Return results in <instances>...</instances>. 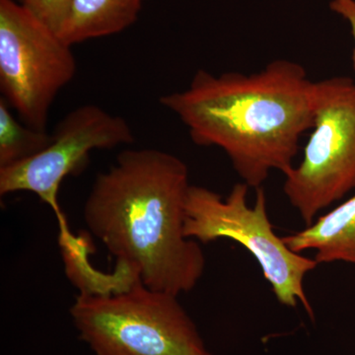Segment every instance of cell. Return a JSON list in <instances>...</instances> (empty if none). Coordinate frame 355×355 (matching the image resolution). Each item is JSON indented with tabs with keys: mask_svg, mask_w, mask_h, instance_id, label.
Masks as SVG:
<instances>
[{
	"mask_svg": "<svg viewBox=\"0 0 355 355\" xmlns=\"http://www.w3.org/2000/svg\"><path fill=\"white\" fill-rule=\"evenodd\" d=\"M178 297L139 280L116 293L79 294L70 316L95 355H212Z\"/></svg>",
	"mask_w": 355,
	"mask_h": 355,
	"instance_id": "cell-3",
	"label": "cell"
},
{
	"mask_svg": "<svg viewBox=\"0 0 355 355\" xmlns=\"http://www.w3.org/2000/svg\"><path fill=\"white\" fill-rule=\"evenodd\" d=\"M51 135L46 130L22 125L0 100V169L22 162L49 146Z\"/></svg>",
	"mask_w": 355,
	"mask_h": 355,
	"instance_id": "cell-10",
	"label": "cell"
},
{
	"mask_svg": "<svg viewBox=\"0 0 355 355\" xmlns=\"http://www.w3.org/2000/svg\"><path fill=\"white\" fill-rule=\"evenodd\" d=\"M133 141L135 135L125 119L96 105L78 107L60 121L43 151L0 169V195L35 193L55 211L60 237L71 234L58 203L62 181L83 167L91 151L128 146Z\"/></svg>",
	"mask_w": 355,
	"mask_h": 355,
	"instance_id": "cell-7",
	"label": "cell"
},
{
	"mask_svg": "<svg viewBox=\"0 0 355 355\" xmlns=\"http://www.w3.org/2000/svg\"><path fill=\"white\" fill-rule=\"evenodd\" d=\"M72 0H22L21 3L60 35L69 18Z\"/></svg>",
	"mask_w": 355,
	"mask_h": 355,
	"instance_id": "cell-11",
	"label": "cell"
},
{
	"mask_svg": "<svg viewBox=\"0 0 355 355\" xmlns=\"http://www.w3.org/2000/svg\"><path fill=\"white\" fill-rule=\"evenodd\" d=\"M22 1V0H19V2Z\"/></svg>",
	"mask_w": 355,
	"mask_h": 355,
	"instance_id": "cell-13",
	"label": "cell"
},
{
	"mask_svg": "<svg viewBox=\"0 0 355 355\" xmlns=\"http://www.w3.org/2000/svg\"><path fill=\"white\" fill-rule=\"evenodd\" d=\"M142 0H72L60 37L65 43H83L125 31L137 20Z\"/></svg>",
	"mask_w": 355,
	"mask_h": 355,
	"instance_id": "cell-9",
	"label": "cell"
},
{
	"mask_svg": "<svg viewBox=\"0 0 355 355\" xmlns=\"http://www.w3.org/2000/svg\"><path fill=\"white\" fill-rule=\"evenodd\" d=\"M331 10L342 16L350 26L352 39H354V50H352V67L355 70V0H331Z\"/></svg>",
	"mask_w": 355,
	"mask_h": 355,
	"instance_id": "cell-12",
	"label": "cell"
},
{
	"mask_svg": "<svg viewBox=\"0 0 355 355\" xmlns=\"http://www.w3.org/2000/svg\"><path fill=\"white\" fill-rule=\"evenodd\" d=\"M315 87L302 65L280 58L251 74L198 70L186 90L160 103L186 125L193 144L222 149L256 190L272 171L286 175L294 167L314 121Z\"/></svg>",
	"mask_w": 355,
	"mask_h": 355,
	"instance_id": "cell-1",
	"label": "cell"
},
{
	"mask_svg": "<svg viewBox=\"0 0 355 355\" xmlns=\"http://www.w3.org/2000/svg\"><path fill=\"white\" fill-rule=\"evenodd\" d=\"M189 168L153 148L119 154L100 173L83 207L86 225L144 286L179 296L197 286L205 270L198 241L184 235Z\"/></svg>",
	"mask_w": 355,
	"mask_h": 355,
	"instance_id": "cell-2",
	"label": "cell"
},
{
	"mask_svg": "<svg viewBox=\"0 0 355 355\" xmlns=\"http://www.w3.org/2000/svg\"><path fill=\"white\" fill-rule=\"evenodd\" d=\"M250 187L235 184L227 197L191 184L186 203L184 235L207 244L219 239L239 243L253 254L280 304L294 308L300 303L311 318L314 311L304 289V279L319 263L289 249L275 234L268 217L263 187L256 189L253 205L248 203Z\"/></svg>",
	"mask_w": 355,
	"mask_h": 355,
	"instance_id": "cell-4",
	"label": "cell"
},
{
	"mask_svg": "<svg viewBox=\"0 0 355 355\" xmlns=\"http://www.w3.org/2000/svg\"><path fill=\"white\" fill-rule=\"evenodd\" d=\"M76 70L58 33L21 2L0 0V89L25 125L46 130L51 105Z\"/></svg>",
	"mask_w": 355,
	"mask_h": 355,
	"instance_id": "cell-6",
	"label": "cell"
},
{
	"mask_svg": "<svg viewBox=\"0 0 355 355\" xmlns=\"http://www.w3.org/2000/svg\"><path fill=\"white\" fill-rule=\"evenodd\" d=\"M282 239L295 253L313 250L319 265L335 261L355 265V191L310 225Z\"/></svg>",
	"mask_w": 355,
	"mask_h": 355,
	"instance_id": "cell-8",
	"label": "cell"
},
{
	"mask_svg": "<svg viewBox=\"0 0 355 355\" xmlns=\"http://www.w3.org/2000/svg\"><path fill=\"white\" fill-rule=\"evenodd\" d=\"M284 177V195L305 226L355 191V81L352 77L316 81L309 139L300 162Z\"/></svg>",
	"mask_w": 355,
	"mask_h": 355,
	"instance_id": "cell-5",
	"label": "cell"
}]
</instances>
